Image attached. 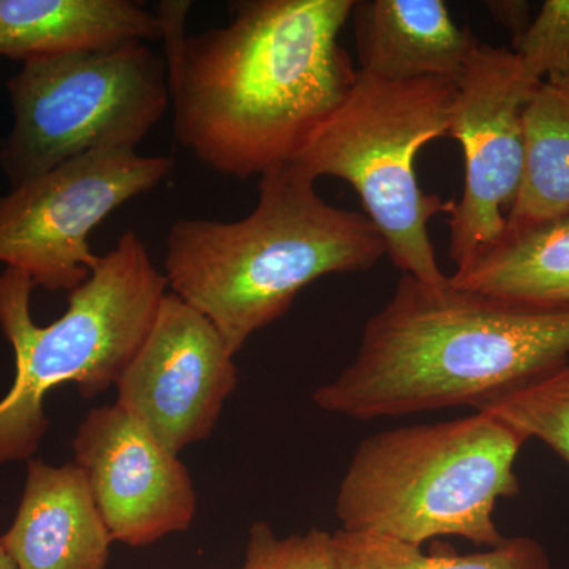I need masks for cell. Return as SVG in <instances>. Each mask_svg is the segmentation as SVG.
I'll list each match as a JSON object with an SVG mask.
<instances>
[{
    "mask_svg": "<svg viewBox=\"0 0 569 569\" xmlns=\"http://www.w3.org/2000/svg\"><path fill=\"white\" fill-rule=\"evenodd\" d=\"M355 0H241L223 28L186 36L190 2H162L174 134L236 179L291 163L358 70L339 37Z\"/></svg>",
    "mask_w": 569,
    "mask_h": 569,
    "instance_id": "obj_1",
    "label": "cell"
},
{
    "mask_svg": "<svg viewBox=\"0 0 569 569\" xmlns=\"http://www.w3.org/2000/svg\"><path fill=\"white\" fill-rule=\"evenodd\" d=\"M569 362V310L507 305L402 274L358 353L313 392L328 413L396 418L489 402Z\"/></svg>",
    "mask_w": 569,
    "mask_h": 569,
    "instance_id": "obj_2",
    "label": "cell"
},
{
    "mask_svg": "<svg viewBox=\"0 0 569 569\" xmlns=\"http://www.w3.org/2000/svg\"><path fill=\"white\" fill-rule=\"evenodd\" d=\"M258 203L234 222L171 224L164 276L219 329L231 353L325 276L369 271L387 254L366 213L326 203L293 162L261 176Z\"/></svg>",
    "mask_w": 569,
    "mask_h": 569,
    "instance_id": "obj_3",
    "label": "cell"
},
{
    "mask_svg": "<svg viewBox=\"0 0 569 569\" xmlns=\"http://www.w3.org/2000/svg\"><path fill=\"white\" fill-rule=\"evenodd\" d=\"M526 441L485 411L373 433L340 482V530L417 548L440 537L493 548L505 539L493 515L501 498L519 496L515 463Z\"/></svg>",
    "mask_w": 569,
    "mask_h": 569,
    "instance_id": "obj_4",
    "label": "cell"
},
{
    "mask_svg": "<svg viewBox=\"0 0 569 569\" xmlns=\"http://www.w3.org/2000/svg\"><path fill=\"white\" fill-rule=\"evenodd\" d=\"M168 287L144 242L127 231L89 279L70 291L63 316L37 326L31 277L3 269L0 329L13 348L17 372L0 399V466L31 460L39 451L50 427L44 399L52 389L74 383L91 399L116 385L148 336Z\"/></svg>",
    "mask_w": 569,
    "mask_h": 569,
    "instance_id": "obj_5",
    "label": "cell"
},
{
    "mask_svg": "<svg viewBox=\"0 0 569 569\" xmlns=\"http://www.w3.org/2000/svg\"><path fill=\"white\" fill-rule=\"evenodd\" d=\"M456 82L441 78L385 81L358 70L343 103L293 160L310 178L342 179L359 194L367 219L383 238L402 274L440 288L449 277L438 266L429 222L452 201L419 186L418 153L448 137Z\"/></svg>",
    "mask_w": 569,
    "mask_h": 569,
    "instance_id": "obj_6",
    "label": "cell"
},
{
    "mask_svg": "<svg viewBox=\"0 0 569 569\" xmlns=\"http://www.w3.org/2000/svg\"><path fill=\"white\" fill-rule=\"evenodd\" d=\"M14 123L0 141L10 186L104 149H134L171 102L164 58L146 41L22 63L7 82Z\"/></svg>",
    "mask_w": 569,
    "mask_h": 569,
    "instance_id": "obj_7",
    "label": "cell"
},
{
    "mask_svg": "<svg viewBox=\"0 0 569 569\" xmlns=\"http://www.w3.org/2000/svg\"><path fill=\"white\" fill-rule=\"evenodd\" d=\"M170 157L104 149L74 157L0 197V263L44 290L73 291L100 263L89 236L167 178Z\"/></svg>",
    "mask_w": 569,
    "mask_h": 569,
    "instance_id": "obj_8",
    "label": "cell"
},
{
    "mask_svg": "<svg viewBox=\"0 0 569 569\" xmlns=\"http://www.w3.org/2000/svg\"><path fill=\"white\" fill-rule=\"evenodd\" d=\"M515 51L478 41L456 82L448 137L466 164L462 194L449 211V258L456 269L496 244L522 181L523 112L541 86Z\"/></svg>",
    "mask_w": 569,
    "mask_h": 569,
    "instance_id": "obj_9",
    "label": "cell"
},
{
    "mask_svg": "<svg viewBox=\"0 0 569 569\" xmlns=\"http://www.w3.org/2000/svg\"><path fill=\"white\" fill-rule=\"evenodd\" d=\"M233 358L208 317L167 293L148 336L116 381V406L179 456L216 429L238 388Z\"/></svg>",
    "mask_w": 569,
    "mask_h": 569,
    "instance_id": "obj_10",
    "label": "cell"
},
{
    "mask_svg": "<svg viewBox=\"0 0 569 569\" xmlns=\"http://www.w3.org/2000/svg\"><path fill=\"white\" fill-rule=\"evenodd\" d=\"M71 448L114 541L141 548L192 526L189 470L121 407L92 408Z\"/></svg>",
    "mask_w": 569,
    "mask_h": 569,
    "instance_id": "obj_11",
    "label": "cell"
},
{
    "mask_svg": "<svg viewBox=\"0 0 569 569\" xmlns=\"http://www.w3.org/2000/svg\"><path fill=\"white\" fill-rule=\"evenodd\" d=\"M18 569H107L112 539L77 463L29 460L10 529L0 537Z\"/></svg>",
    "mask_w": 569,
    "mask_h": 569,
    "instance_id": "obj_12",
    "label": "cell"
},
{
    "mask_svg": "<svg viewBox=\"0 0 569 569\" xmlns=\"http://www.w3.org/2000/svg\"><path fill=\"white\" fill-rule=\"evenodd\" d=\"M350 20L359 71L378 80L458 82L478 43L443 0H355Z\"/></svg>",
    "mask_w": 569,
    "mask_h": 569,
    "instance_id": "obj_13",
    "label": "cell"
},
{
    "mask_svg": "<svg viewBox=\"0 0 569 569\" xmlns=\"http://www.w3.org/2000/svg\"><path fill=\"white\" fill-rule=\"evenodd\" d=\"M162 37L159 14L132 0H0V56L22 62Z\"/></svg>",
    "mask_w": 569,
    "mask_h": 569,
    "instance_id": "obj_14",
    "label": "cell"
},
{
    "mask_svg": "<svg viewBox=\"0 0 569 569\" xmlns=\"http://www.w3.org/2000/svg\"><path fill=\"white\" fill-rule=\"evenodd\" d=\"M449 282L507 305L569 310V213L505 231Z\"/></svg>",
    "mask_w": 569,
    "mask_h": 569,
    "instance_id": "obj_15",
    "label": "cell"
},
{
    "mask_svg": "<svg viewBox=\"0 0 569 569\" xmlns=\"http://www.w3.org/2000/svg\"><path fill=\"white\" fill-rule=\"evenodd\" d=\"M523 137L526 163L507 230L569 213V93L542 82L523 112Z\"/></svg>",
    "mask_w": 569,
    "mask_h": 569,
    "instance_id": "obj_16",
    "label": "cell"
},
{
    "mask_svg": "<svg viewBox=\"0 0 569 569\" xmlns=\"http://www.w3.org/2000/svg\"><path fill=\"white\" fill-rule=\"evenodd\" d=\"M339 569H552L549 553L530 537L505 538L481 552L426 553L417 546L376 535L336 531Z\"/></svg>",
    "mask_w": 569,
    "mask_h": 569,
    "instance_id": "obj_17",
    "label": "cell"
},
{
    "mask_svg": "<svg viewBox=\"0 0 569 569\" xmlns=\"http://www.w3.org/2000/svg\"><path fill=\"white\" fill-rule=\"evenodd\" d=\"M475 410L500 419L527 440L541 441L569 466V362Z\"/></svg>",
    "mask_w": 569,
    "mask_h": 569,
    "instance_id": "obj_18",
    "label": "cell"
},
{
    "mask_svg": "<svg viewBox=\"0 0 569 569\" xmlns=\"http://www.w3.org/2000/svg\"><path fill=\"white\" fill-rule=\"evenodd\" d=\"M511 50L538 81L569 93V0H546Z\"/></svg>",
    "mask_w": 569,
    "mask_h": 569,
    "instance_id": "obj_19",
    "label": "cell"
},
{
    "mask_svg": "<svg viewBox=\"0 0 569 569\" xmlns=\"http://www.w3.org/2000/svg\"><path fill=\"white\" fill-rule=\"evenodd\" d=\"M241 569H339L335 535L310 529L279 538L268 522H254Z\"/></svg>",
    "mask_w": 569,
    "mask_h": 569,
    "instance_id": "obj_20",
    "label": "cell"
},
{
    "mask_svg": "<svg viewBox=\"0 0 569 569\" xmlns=\"http://www.w3.org/2000/svg\"><path fill=\"white\" fill-rule=\"evenodd\" d=\"M488 9L497 21L503 22L512 32V40L529 28L533 18H530V7L527 2H489Z\"/></svg>",
    "mask_w": 569,
    "mask_h": 569,
    "instance_id": "obj_21",
    "label": "cell"
},
{
    "mask_svg": "<svg viewBox=\"0 0 569 569\" xmlns=\"http://www.w3.org/2000/svg\"><path fill=\"white\" fill-rule=\"evenodd\" d=\"M0 569H18L17 563L9 553V550L3 546L2 539H0Z\"/></svg>",
    "mask_w": 569,
    "mask_h": 569,
    "instance_id": "obj_22",
    "label": "cell"
}]
</instances>
